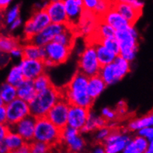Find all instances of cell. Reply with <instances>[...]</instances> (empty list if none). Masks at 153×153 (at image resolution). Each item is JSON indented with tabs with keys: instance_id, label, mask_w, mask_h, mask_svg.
<instances>
[{
	"instance_id": "obj_1",
	"label": "cell",
	"mask_w": 153,
	"mask_h": 153,
	"mask_svg": "<svg viewBox=\"0 0 153 153\" xmlns=\"http://www.w3.org/2000/svg\"><path fill=\"white\" fill-rule=\"evenodd\" d=\"M88 76L79 71H76L70 82L62 91V97L70 105H76L91 108L94 100L88 96L87 92V84Z\"/></svg>"
},
{
	"instance_id": "obj_2",
	"label": "cell",
	"mask_w": 153,
	"mask_h": 153,
	"mask_svg": "<svg viewBox=\"0 0 153 153\" xmlns=\"http://www.w3.org/2000/svg\"><path fill=\"white\" fill-rule=\"evenodd\" d=\"M62 97V91L53 85L43 91L36 92L35 97L28 102L30 114L36 118L45 117L51 107Z\"/></svg>"
},
{
	"instance_id": "obj_3",
	"label": "cell",
	"mask_w": 153,
	"mask_h": 153,
	"mask_svg": "<svg viewBox=\"0 0 153 153\" xmlns=\"http://www.w3.org/2000/svg\"><path fill=\"white\" fill-rule=\"evenodd\" d=\"M114 37L120 46L119 55L129 62L136 57L138 48V32L134 25H130L126 28L116 30Z\"/></svg>"
},
{
	"instance_id": "obj_4",
	"label": "cell",
	"mask_w": 153,
	"mask_h": 153,
	"mask_svg": "<svg viewBox=\"0 0 153 153\" xmlns=\"http://www.w3.org/2000/svg\"><path fill=\"white\" fill-rule=\"evenodd\" d=\"M61 129L56 127L46 117L36 120L33 140L42 141L51 146L60 143Z\"/></svg>"
},
{
	"instance_id": "obj_5",
	"label": "cell",
	"mask_w": 153,
	"mask_h": 153,
	"mask_svg": "<svg viewBox=\"0 0 153 153\" xmlns=\"http://www.w3.org/2000/svg\"><path fill=\"white\" fill-rule=\"evenodd\" d=\"M101 65L97 59L94 45H88L79 55L78 71L89 77L98 74Z\"/></svg>"
},
{
	"instance_id": "obj_6",
	"label": "cell",
	"mask_w": 153,
	"mask_h": 153,
	"mask_svg": "<svg viewBox=\"0 0 153 153\" xmlns=\"http://www.w3.org/2000/svg\"><path fill=\"white\" fill-rule=\"evenodd\" d=\"M50 23L51 20L45 9L36 10L24 26V34L26 39L29 41Z\"/></svg>"
},
{
	"instance_id": "obj_7",
	"label": "cell",
	"mask_w": 153,
	"mask_h": 153,
	"mask_svg": "<svg viewBox=\"0 0 153 153\" xmlns=\"http://www.w3.org/2000/svg\"><path fill=\"white\" fill-rule=\"evenodd\" d=\"M7 123L9 126L16 124V123L30 114L28 102L16 97L11 102L5 104Z\"/></svg>"
},
{
	"instance_id": "obj_8",
	"label": "cell",
	"mask_w": 153,
	"mask_h": 153,
	"mask_svg": "<svg viewBox=\"0 0 153 153\" xmlns=\"http://www.w3.org/2000/svg\"><path fill=\"white\" fill-rule=\"evenodd\" d=\"M60 142H63L68 150L72 152H79L84 149L85 142L79 129L66 126L61 129Z\"/></svg>"
},
{
	"instance_id": "obj_9",
	"label": "cell",
	"mask_w": 153,
	"mask_h": 153,
	"mask_svg": "<svg viewBox=\"0 0 153 153\" xmlns=\"http://www.w3.org/2000/svg\"><path fill=\"white\" fill-rule=\"evenodd\" d=\"M68 27L69 26L66 24H56L51 22L41 31L35 34L29 40V42H32L37 46L44 47L48 42L53 41L56 35L66 30Z\"/></svg>"
},
{
	"instance_id": "obj_10",
	"label": "cell",
	"mask_w": 153,
	"mask_h": 153,
	"mask_svg": "<svg viewBox=\"0 0 153 153\" xmlns=\"http://www.w3.org/2000/svg\"><path fill=\"white\" fill-rule=\"evenodd\" d=\"M69 106L70 104L62 97L51 107L45 117L56 127L62 129L67 125V117Z\"/></svg>"
},
{
	"instance_id": "obj_11",
	"label": "cell",
	"mask_w": 153,
	"mask_h": 153,
	"mask_svg": "<svg viewBox=\"0 0 153 153\" xmlns=\"http://www.w3.org/2000/svg\"><path fill=\"white\" fill-rule=\"evenodd\" d=\"M131 140L127 134H123L119 131L112 129L108 137L103 142L105 152L119 153L123 152L126 143Z\"/></svg>"
},
{
	"instance_id": "obj_12",
	"label": "cell",
	"mask_w": 153,
	"mask_h": 153,
	"mask_svg": "<svg viewBox=\"0 0 153 153\" xmlns=\"http://www.w3.org/2000/svg\"><path fill=\"white\" fill-rule=\"evenodd\" d=\"M36 120V117L30 114L16 124L10 126V129L19 134L25 142L30 143L33 140Z\"/></svg>"
},
{
	"instance_id": "obj_13",
	"label": "cell",
	"mask_w": 153,
	"mask_h": 153,
	"mask_svg": "<svg viewBox=\"0 0 153 153\" xmlns=\"http://www.w3.org/2000/svg\"><path fill=\"white\" fill-rule=\"evenodd\" d=\"M44 48L46 52V57L51 59L56 65L65 62L71 51V48L61 45L55 41L48 42L44 46Z\"/></svg>"
},
{
	"instance_id": "obj_14",
	"label": "cell",
	"mask_w": 153,
	"mask_h": 153,
	"mask_svg": "<svg viewBox=\"0 0 153 153\" xmlns=\"http://www.w3.org/2000/svg\"><path fill=\"white\" fill-rule=\"evenodd\" d=\"M19 65L20 66L22 72L25 79L33 80L36 76L45 72V67L42 59H21Z\"/></svg>"
},
{
	"instance_id": "obj_15",
	"label": "cell",
	"mask_w": 153,
	"mask_h": 153,
	"mask_svg": "<svg viewBox=\"0 0 153 153\" xmlns=\"http://www.w3.org/2000/svg\"><path fill=\"white\" fill-rule=\"evenodd\" d=\"M89 109L79 105H70L67 117V125L80 130L86 121Z\"/></svg>"
},
{
	"instance_id": "obj_16",
	"label": "cell",
	"mask_w": 153,
	"mask_h": 153,
	"mask_svg": "<svg viewBox=\"0 0 153 153\" xmlns=\"http://www.w3.org/2000/svg\"><path fill=\"white\" fill-rule=\"evenodd\" d=\"M44 9L48 13L52 23L68 25V18L62 0L55 1H50Z\"/></svg>"
},
{
	"instance_id": "obj_17",
	"label": "cell",
	"mask_w": 153,
	"mask_h": 153,
	"mask_svg": "<svg viewBox=\"0 0 153 153\" xmlns=\"http://www.w3.org/2000/svg\"><path fill=\"white\" fill-rule=\"evenodd\" d=\"M68 18V25H76L84 8L82 0H62Z\"/></svg>"
},
{
	"instance_id": "obj_18",
	"label": "cell",
	"mask_w": 153,
	"mask_h": 153,
	"mask_svg": "<svg viewBox=\"0 0 153 153\" xmlns=\"http://www.w3.org/2000/svg\"><path fill=\"white\" fill-rule=\"evenodd\" d=\"M112 7L131 25H134L142 14V10H137L129 4L117 0L113 1Z\"/></svg>"
},
{
	"instance_id": "obj_19",
	"label": "cell",
	"mask_w": 153,
	"mask_h": 153,
	"mask_svg": "<svg viewBox=\"0 0 153 153\" xmlns=\"http://www.w3.org/2000/svg\"><path fill=\"white\" fill-rule=\"evenodd\" d=\"M98 19H100L111 26L115 30L126 28L131 25L113 7H111L108 11L105 12L101 17L98 18Z\"/></svg>"
},
{
	"instance_id": "obj_20",
	"label": "cell",
	"mask_w": 153,
	"mask_h": 153,
	"mask_svg": "<svg viewBox=\"0 0 153 153\" xmlns=\"http://www.w3.org/2000/svg\"><path fill=\"white\" fill-rule=\"evenodd\" d=\"M107 87V85L102 79L101 76L99 74L89 76L88 79V84H87V92L88 96L95 100L98 97H100Z\"/></svg>"
},
{
	"instance_id": "obj_21",
	"label": "cell",
	"mask_w": 153,
	"mask_h": 153,
	"mask_svg": "<svg viewBox=\"0 0 153 153\" xmlns=\"http://www.w3.org/2000/svg\"><path fill=\"white\" fill-rule=\"evenodd\" d=\"M107 125V120L101 115H97L94 111L89 109L88 117L84 126L79 130L80 133H88L95 131L99 128L103 127Z\"/></svg>"
},
{
	"instance_id": "obj_22",
	"label": "cell",
	"mask_w": 153,
	"mask_h": 153,
	"mask_svg": "<svg viewBox=\"0 0 153 153\" xmlns=\"http://www.w3.org/2000/svg\"><path fill=\"white\" fill-rule=\"evenodd\" d=\"M36 94V91L33 86V80L25 79L17 87L16 94L17 97L29 102Z\"/></svg>"
},
{
	"instance_id": "obj_23",
	"label": "cell",
	"mask_w": 153,
	"mask_h": 153,
	"mask_svg": "<svg viewBox=\"0 0 153 153\" xmlns=\"http://www.w3.org/2000/svg\"><path fill=\"white\" fill-rule=\"evenodd\" d=\"M94 45L97 59H98L99 63L101 66L112 62L114 60L116 56H117L115 53H113L112 51H109L108 48H105L100 42H95V44H94Z\"/></svg>"
},
{
	"instance_id": "obj_24",
	"label": "cell",
	"mask_w": 153,
	"mask_h": 153,
	"mask_svg": "<svg viewBox=\"0 0 153 153\" xmlns=\"http://www.w3.org/2000/svg\"><path fill=\"white\" fill-rule=\"evenodd\" d=\"M23 58L32 59H42L46 58V52L44 47H39L29 42L22 47Z\"/></svg>"
},
{
	"instance_id": "obj_25",
	"label": "cell",
	"mask_w": 153,
	"mask_h": 153,
	"mask_svg": "<svg viewBox=\"0 0 153 153\" xmlns=\"http://www.w3.org/2000/svg\"><path fill=\"white\" fill-rule=\"evenodd\" d=\"M4 143L7 146L9 152H16L17 149L25 143V141L19 134L10 129L4 138Z\"/></svg>"
},
{
	"instance_id": "obj_26",
	"label": "cell",
	"mask_w": 153,
	"mask_h": 153,
	"mask_svg": "<svg viewBox=\"0 0 153 153\" xmlns=\"http://www.w3.org/2000/svg\"><path fill=\"white\" fill-rule=\"evenodd\" d=\"M98 74L101 76V78L107 85H114L119 82L117 75H116L115 71H114L113 62L101 66Z\"/></svg>"
},
{
	"instance_id": "obj_27",
	"label": "cell",
	"mask_w": 153,
	"mask_h": 153,
	"mask_svg": "<svg viewBox=\"0 0 153 153\" xmlns=\"http://www.w3.org/2000/svg\"><path fill=\"white\" fill-rule=\"evenodd\" d=\"M113 64L116 75L119 81L121 80L130 71V62L120 55L116 56L113 61Z\"/></svg>"
},
{
	"instance_id": "obj_28",
	"label": "cell",
	"mask_w": 153,
	"mask_h": 153,
	"mask_svg": "<svg viewBox=\"0 0 153 153\" xmlns=\"http://www.w3.org/2000/svg\"><path fill=\"white\" fill-rule=\"evenodd\" d=\"M153 126V114L152 113L148 114L147 115L143 116L139 118L131 120L128 123L127 127L128 130L136 131L142 128Z\"/></svg>"
},
{
	"instance_id": "obj_29",
	"label": "cell",
	"mask_w": 153,
	"mask_h": 153,
	"mask_svg": "<svg viewBox=\"0 0 153 153\" xmlns=\"http://www.w3.org/2000/svg\"><path fill=\"white\" fill-rule=\"evenodd\" d=\"M0 97H1L4 104L11 102L17 97L16 87L7 82H4L0 86Z\"/></svg>"
},
{
	"instance_id": "obj_30",
	"label": "cell",
	"mask_w": 153,
	"mask_h": 153,
	"mask_svg": "<svg viewBox=\"0 0 153 153\" xmlns=\"http://www.w3.org/2000/svg\"><path fill=\"white\" fill-rule=\"evenodd\" d=\"M116 30L113 28L111 26L108 25L107 23L104 22L103 21L98 19V24L96 25L95 27V33L97 34L98 41L101 39L106 37H111V36H114Z\"/></svg>"
},
{
	"instance_id": "obj_31",
	"label": "cell",
	"mask_w": 153,
	"mask_h": 153,
	"mask_svg": "<svg viewBox=\"0 0 153 153\" xmlns=\"http://www.w3.org/2000/svg\"><path fill=\"white\" fill-rule=\"evenodd\" d=\"M24 79H25V77L22 74L20 66L19 65H13L9 71L6 82L14 85L15 87H17Z\"/></svg>"
},
{
	"instance_id": "obj_32",
	"label": "cell",
	"mask_w": 153,
	"mask_h": 153,
	"mask_svg": "<svg viewBox=\"0 0 153 153\" xmlns=\"http://www.w3.org/2000/svg\"><path fill=\"white\" fill-rule=\"evenodd\" d=\"M33 83L36 92L43 91L53 85L50 77L45 72L36 76L33 80Z\"/></svg>"
},
{
	"instance_id": "obj_33",
	"label": "cell",
	"mask_w": 153,
	"mask_h": 153,
	"mask_svg": "<svg viewBox=\"0 0 153 153\" xmlns=\"http://www.w3.org/2000/svg\"><path fill=\"white\" fill-rule=\"evenodd\" d=\"M73 39H74V36H73L72 31L69 30V27H68L66 30H63L59 34L56 35L53 41H55V42H58L61 45L72 48Z\"/></svg>"
},
{
	"instance_id": "obj_34",
	"label": "cell",
	"mask_w": 153,
	"mask_h": 153,
	"mask_svg": "<svg viewBox=\"0 0 153 153\" xmlns=\"http://www.w3.org/2000/svg\"><path fill=\"white\" fill-rule=\"evenodd\" d=\"M19 45L17 40L13 37L7 36H0V51L9 53L12 48Z\"/></svg>"
},
{
	"instance_id": "obj_35",
	"label": "cell",
	"mask_w": 153,
	"mask_h": 153,
	"mask_svg": "<svg viewBox=\"0 0 153 153\" xmlns=\"http://www.w3.org/2000/svg\"><path fill=\"white\" fill-rule=\"evenodd\" d=\"M98 42H100L105 48H108L109 51H112L116 55H119V53H120V46H119L118 42H117V40L114 36L103 38V39H101Z\"/></svg>"
},
{
	"instance_id": "obj_36",
	"label": "cell",
	"mask_w": 153,
	"mask_h": 153,
	"mask_svg": "<svg viewBox=\"0 0 153 153\" xmlns=\"http://www.w3.org/2000/svg\"><path fill=\"white\" fill-rule=\"evenodd\" d=\"M20 13V5L19 4H15L10 7L4 13V24L7 25H10L15 19L19 17Z\"/></svg>"
},
{
	"instance_id": "obj_37",
	"label": "cell",
	"mask_w": 153,
	"mask_h": 153,
	"mask_svg": "<svg viewBox=\"0 0 153 153\" xmlns=\"http://www.w3.org/2000/svg\"><path fill=\"white\" fill-rule=\"evenodd\" d=\"M112 2L111 0H98L94 13L98 18L101 17L105 12L112 7Z\"/></svg>"
},
{
	"instance_id": "obj_38",
	"label": "cell",
	"mask_w": 153,
	"mask_h": 153,
	"mask_svg": "<svg viewBox=\"0 0 153 153\" xmlns=\"http://www.w3.org/2000/svg\"><path fill=\"white\" fill-rule=\"evenodd\" d=\"M30 152L32 153H45L49 152L51 146L47 143L38 140H33L30 143Z\"/></svg>"
},
{
	"instance_id": "obj_39",
	"label": "cell",
	"mask_w": 153,
	"mask_h": 153,
	"mask_svg": "<svg viewBox=\"0 0 153 153\" xmlns=\"http://www.w3.org/2000/svg\"><path fill=\"white\" fill-rule=\"evenodd\" d=\"M133 142H134V145H135L136 148H137V152L138 153H144L146 152V148H147L148 144L149 142L146 140L145 137H142V136H137L133 139Z\"/></svg>"
},
{
	"instance_id": "obj_40",
	"label": "cell",
	"mask_w": 153,
	"mask_h": 153,
	"mask_svg": "<svg viewBox=\"0 0 153 153\" xmlns=\"http://www.w3.org/2000/svg\"><path fill=\"white\" fill-rule=\"evenodd\" d=\"M111 128L107 126L99 128L95 130V140L98 143H103L106 137L111 132Z\"/></svg>"
},
{
	"instance_id": "obj_41",
	"label": "cell",
	"mask_w": 153,
	"mask_h": 153,
	"mask_svg": "<svg viewBox=\"0 0 153 153\" xmlns=\"http://www.w3.org/2000/svg\"><path fill=\"white\" fill-rule=\"evenodd\" d=\"M137 134L142 137H145L149 142L153 140V128L152 126H148V127L142 128L137 130Z\"/></svg>"
},
{
	"instance_id": "obj_42",
	"label": "cell",
	"mask_w": 153,
	"mask_h": 153,
	"mask_svg": "<svg viewBox=\"0 0 153 153\" xmlns=\"http://www.w3.org/2000/svg\"><path fill=\"white\" fill-rule=\"evenodd\" d=\"M101 116L103 117L107 121H111V120H115L117 114L115 111L110 109L108 107H105L101 110Z\"/></svg>"
},
{
	"instance_id": "obj_43",
	"label": "cell",
	"mask_w": 153,
	"mask_h": 153,
	"mask_svg": "<svg viewBox=\"0 0 153 153\" xmlns=\"http://www.w3.org/2000/svg\"><path fill=\"white\" fill-rule=\"evenodd\" d=\"M10 58H14V59H22L23 58V50L22 47L19 45H16L14 48H12L10 51L9 52Z\"/></svg>"
},
{
	"instance_id": "obj_44",
	"label": "cell",
	"mask_w": 153,
	"mask_h": 153,
	"mask_svg": "<svg viewBox=\"0 0 153 153\" xmlns=\"http://www.w3.org/2000/svg\"><path fill=\"white\" fill-rule=\"evenodd\" d=\"M117 1H123V2L129 4L133 7L139 10H143V7L144 6V1H142V0H117Z\"/></svg>"
},
{
	"instance_id": "obj_45",
	"label": "cell",
	"mask_w": 153,
	"mask_h": 153,
	"mask_svg": "<svg viewBox=\"0 0 153 153\" xmlns=\"http://www.w3.org/2000/svg\"><path fill=\"white\" fill-rule=\"evenodd\" d=\"M82 6H83V8L85 10L94 11L96 6H97L98 0H82Z\"/></svg>"
},
{
	"instance_id": "obj_46",
	"label": "cell",
	"mask_w": 153,
	"mask_h": 153,
	"mask_svg": "<svg viewBox=\"0 0 153 153\" xmlns=\"http://www.w3.org/2000/svg\"><path fill=\"white\" fill-rule=\"evenodd\" d=\"M10 59V56L9 53L0 51V68L6 66L8 64Z\"/></svg>"
},
{
	"instance_id": "obj_47",
	"label": "cell",
	"mask_w": 153,
	"mask_h": 153,
	"mask_svg": "<svg viewBox=\"0 0 153 153\" xmlns=\"http://www.w3.org/2000/svg\"><path fill=\"white\" fill-rule=\"evenodd\" d=\"M9 131H10V126L7 123H0V143L4 141Z\"/></svg>"
},
{
	"instance_id": "obj_48",
	"label": "cell",
	"mask_w": 153,
	"mask_h": 153,
	"mask_svg": "<svg viewBox=\"0 0 153 153\" xmlns=\"http://www.w3.org/2000/svg\"><path fill=\"white\" fill-rule=\"evenodd\" d=\"M123 152L124 153H138L137 152V148H136L135 145H134L133 140H130L129 141L126 143V146H125L124 149H123Z\"/></svg>"
},
{
	"instance_id": "obj_49",
	"label": "cell",
	"mask_w": 153,
	"mask_h": 153,
	"mask_svg": "<svg viewBox=\"0 0 153 153\" xmlns=\"http://www.w3.org/2000/svg\"><path fill=\"white\" fill-rule=\"evenodd\" d=\"M22 19H21L19 17L17 18V19H15L13 22H11V23L8 25L9 29H10V30H11V31H13V30L19 28V27L22 25Z\"/></svg>"
},
{
	"instance_id": "obj_50",
	"label": "cell",
	"mask_w": 153,
	"mask_h": 153,
	"mask_svg": "<svg viewBox=\"0 0 153 153\" xmlns=\"http://www.w3.org/2000/svg\"><path fill=\"white\" fill-rule=\"evenodd\" d=\"M7 122V114H6L5 105L0 106V123H6Z\"/></svg>"
},
{
	"instance_id": "obj_51",
	"label": "cell",
	"mask_w": 153,
	"mask_h": 153,
	"mask_svg": "<svg viewBox=\"0 0 153 153\" xmlns=\"http://www.w3.org/2000/svg\"><path fill=\"white\" fill-rule=\"evenodd\" d=\"M17 153H29L30 152V143L25 142V143L22 145L16 151Z\"/></svg>"
},
{
	"instance_id": "obj_52",
	"label": "cell",
	"mask_w": 153,
	"mask_h": 153,
	"mask_svg": "<svg viewBox=\"0 0 153 153\" xmlns=\"http://www.w3.org/2000/svg\"><path fill=\"white\" fill-rule=\"evenodd\" d=\"M13 0H0V10H5L8 7Z\"/></svg>"
},
{
	"instance_id": "obj_53",
	"label": "cell",
	"mask_w": 153,
	"mask_h": 153,
	"mask_svg": "<svg viewBox=\"0 0 153 153\" xmlns=\"http://www.w3.org/2000/svg\"><path fill=\"white\" fill-rule=\"evenodd\" d=\"M43 63H44V65H45V68H51V67H53L56 65H55L54 62H53L51 59H50L49 58H48V57L45 58V59H43Z\"/></svg>"
},
{
	"instance_id": "obj_54",
	"label": "cell",
	"mask_w": 153,
	"mask_h": 153,
	"mask_svg": "<svg viewBox=\"0 0 153 153\" xmlns=\"http://www.w3.org/2000/svg\"><path fill=\"white\" fill-rule=\"evenodd\" d=\"M127 112V108L126 105H123V106H117V115H125Z\"/></svg>"
},
{
	"instance_id": "obj_55",
	"label": "cell",
	"mask_w": 153,
	"mask_h": 153,
	"mask_svg": "<svg viewBox=\"0 0 153 153\" xmlns=\"http://www.w3.org/2000/svg\"><path fill=\"white\" fill-rule=\"evenodd\" d=\"M94 153H104L105 152V148H104L103 143H99L98 145L95 146V148L94 149Z\"/></svg>"
},
{
	"instance_id": "obj_56",
	"label": "cell",
	"mask_w": 153,
	"mask_h": 153,
	"mask_svg": "<svg viewBox=\"0 0 153 153\" xmlns=\"http://www.w3.org/2000/svg\"><path fill=\"white\" fill-rule=\"evenodd\" d=\"M9 152L8 149H7V146L5 145V143H4V141L1 142L0 143V153H7Z\"/></svg>"
},
{
	"instance_id": "obj_57",
	"label": "cell",
	"mask_w": 153,
	"mask_h": 153,
	"mask_svg": "<svg viewBox=\"0 0 153 153\" xmlns=\"http://www.w3.org/2000/svg\"><path fill=\"white\" fill-rule=\"evenodd\" d=\"M4 25V12L0 10V29Z\"/></svg>"
},
{
	"instance_id": "obj_58",
	"label": "cell",
	"mask_w": 153,
	"mask_h": 153,
	"mask_svg": "<svg viewBox=\"0 0 153 153\" xmlns=\"http://www.w3.org/2000/svg\"><path fill=\"white\" fill-rule=\"evenodd\" d=\"M153 152V142H149L148 144L147 148H146V153H152Z\"/></svg>"
},
{
	"instance_id": "obj_59",
	"label": "cell",
	"mask_w": 153,
	"mask_h": 153,
	"mask_svg": "<svg viewBox=\"0 0 153 153\" xmlns=\"http://www.w3.org/2000/svg\"><path fill=\"white\" fill-rule=\"evenodd\" d=\"M123 105H126V102L125 100H120L117 103V106H123Z\"/></svg>"
},
{
	"instance_id": "obj_60",
	"label": "cell",
	"mask_w": 153,
	"mask_h": 153,
	"mask_svg": "<svg viewBox=\"0 0 153 153\" xmlns=\"http://www.w3.org/2000/svg\"><path fill=\"white\" fill-rule=\"evenodd\" d=\"M5 105V104H4V101H3L2 99H1V97H0V106H1V105Z\"/></svg>"
},
{
	"instance_id": "obj_61",
	"label": "cell",
	"mask_w": 153,
	"mask_h": 153,
	"mask_svg": "<svg viewBox=\"0 0 153 153\" xmlns=\"http://www.w3.org/2000/svg\"><path fill=\"white\" fill-rule=\"evenodd\" d=\"M50 1H62V0H50Z\"/></svg>"
}]
</instances>
